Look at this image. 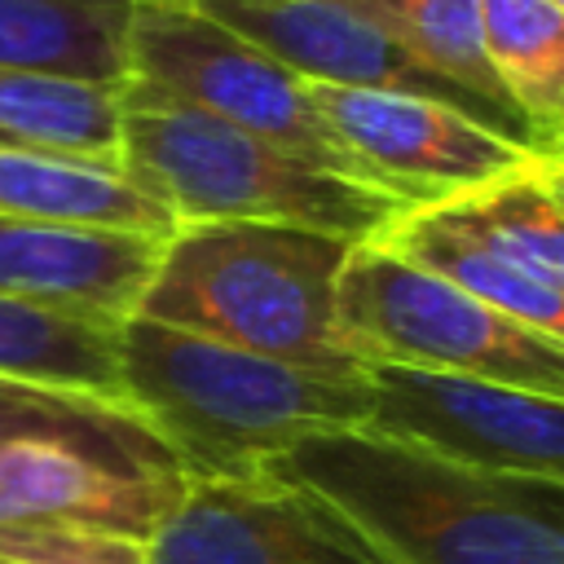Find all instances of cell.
Returning <instances> with one entry per match:
<instances>
[{
    "label": "cell",
    "instance_id": "8992f818",
    "mask_svg": "<svg viewBox=\"0 0 564 564\" xmlns=\"http://www.w3.org/2000/svg\"><path fill=\"white\" fill-rule=\"evenodd\" d=\"M128 79L198 106L322 172L361 181L322 123L308 84L207 18L194 0H137L128 26Z\"/></svg>",
    "mask_w": 564,
    "mask_h": 564
},
{
    "label": "cell",
    "instance_id": "44dd1931",
    "mask_svg": "<svg viewBox=\"0 0 564 564\" xmlns=\"http://www.w3.org/2000/svg\"><path fill=\"white\" fill-rule=\"evenodd\" d=\"M26 432H84V436H150L141 419L106 397L0 379V445Z\"/></svg>",
    "mask_w": 564,
    "mask_h": 564
},
{
    "label": "cell",
    "instance_id": "ba28073f",
    "mask_svg": "<svg viewBox=\"0 0 564 564\" xmlns=\"http://www.w3.org/2000/svg\"><path fill=\"white\" fill-rule=\"evenodd\" d=\"M361 379L370 392L366 427L467 467L564 480L560 397L392 361H361Z\"/></svg>",
    "mask_w": 564,
    "mask_h": 564
},
{
    "label": "cell",
    "instance_id": "3957f363",
    "mask_svg": "<svg viewBox=\"0 0 564 564\" xmlns=\"http://www.w3.org/2000/svg\"><path fill=\"white\" fill-rule=\"evenodd\" d=\"M348 247L291 225H172L132 313L300 370L361 375L335 322Z\"/></svg>",
    "mask_w": 564,
    "mask_h": 564
},
{
    "label": "cell",
    "instance_id": "7c38bea8",
    "mask_svg": "<svg viewBox=\"0 0 564 564\" xmlns=\"http://www.w3.org/2000/svg\"><path fill=\"white\" fill-rule=\"evenodd\" d=\"M163 238L0 216V295L123 322L159 260Z\"/></svg>",
    "mask_w": 564,
    "mask_h": 564
},
{
    "label": "cell",
    "instance_id": "7402d4cb",
    "mask_svg": "<svg viewBox=\"0 0 564 564\" xmlns=\"http://www.w3.org/2000/svg\"><path fill=\"white\" fill-rule=\"evenodd\" d=\"M0 564H145V542L48 520H0Z\"/></svg>",
    "mask_w": 564,
    "mask_h": 564
},
{
    "label": "cell",
    "instance_id": "30bf717a",
    "mask_svg": "<svg viewBox=\"0 0 564 564\" xmlns=\"http://www.w3.org/2000/svg\"><path fill=\"white\" fill-rule=\"evenodd\" d=\"M185 485L154 436L26 432L0 445V520L84 524L150 542Z\"/></svg>",
    "mask_w": 564,
    "mask_h": 564
},
{
    "label": "cell",
    "instance_id": "603a6c76",
    "mask_svg": "<svg viewBox=\"0 0 564 564\" xmlns=\"http://www.w3.org/2000/svg\"><path fill=\"white\" fill-rule=\"evenodd\" d=\"M560 4H564V0H560Z\"/></svg>",
    "mask_w": 564,
    "mask_h": 564
},
{
    "label": "cell",
    "instance_id": "6da1fadb",
    "mask_svg": "<svg viewBox=\"0 0 564 564\" xmlns=\"http://www.w3.org/2000/svg\"><path fill=\"white\" fill-rule=\"evenodd\" d=\"M269 471L330 498L392 564H564V480L467 467L375 427L313 432Z\"/></svg>",
    "mask_w": 564,
    "mask_h": 564
},
{
    "label": "cell",
    "instance_id": "ffe728a7",
    "mask_svg": "<svg viewBox=\"0 0 564 564\" xmlns=\"http://www.w3.org/2000/svg\"><path fill=\"white\" fill-rule=\"evenodd\" d=\"M388 31L392 40L414 53L432 75L467 93L476 106H485L507 132L520 141L538 145L507 93L498 88L485 48H480V0H361ZM542 150V145H538Z\"/></svg>",
    "mask_w": 564,
    "mask_h": 564
},
{
    "label": "cell",
    "instance_id": "5bb4252c",
    "mask_svg": "<svg viewBox=\"0 0 564 564\" xmlns=\"http://www.w3.org/2000/svg\"><path fill=\"white\" fill-rule=\"evenodd\" d=\"M370 242L445 278L449 286L489 304L494 313L564 344V291L507 264L498 251H489L480 238H471L441 207H401Z\"/></svg>",
    "mask_w": 564,
    "mask_h": 564
},
{
    "label": "cell",
    "instance_id": "2e32d148",
    "mask_svg": "<svg viewBox=\"0 0 564 564\" xmlns=\"http://www.w3.org/2000/svg\"><path fill=\"white\" fill-rule=\"evenodd\" d=\"M137 0H0V66L128 84Z\"/></svg>",
    "mask_w": 564,
    "mask_h": 564
},
{
    "label": "cell",
    "instance_id": "8fae6325",
    "mask_svg": "<svg viewBox=\"0 0 564 564\" xmlns=\"http://www.w3.org/2000/svg\"><path fill=\"white\" fill-rule=\"evenodd\" d=\"M194 4L220 26L264 48L304 84L436 97L489 123L494 132L520 141L485 106H476L467 93L432 75L414 53H405L361 0H194Z\"/></svg>",
    "mask_w": 564,
    "mask_h": 564
},
{
    "label": "cell",
    "instance_id": "277c9868",
    "mask_svg": "<svg viewBox=\"0 0 564 564\" xmlns=\"http://www.w3.org/2000/svg\"><path fill=\"white\" fill-rule=\"evenodd\" d=\"M115 167L154 198L172 225H291L370 242L397 212L388 194L322 172L150 84L119 88Z\"/></svg>",
    "mask_w": 564,
    "mask_h": 564
},
{
    "label": "cell",
    "instance_id": "52a82bcc",
    "mask_svg": "<svg viewBox=\"0 0 564 564\" xmlns=\"http://www.w3.org/2000/svg\"><path fill=\"white\" fill-rule=\"evenodd\" d=\"M308 97L357 176L401 207L458 198L542 154L436 97L326 84H308Z\"/></svg>",
    "mask_w": 564,
    "mask_h": 564
},
{
    "label": "cell",
    "instance_id": "7a4b0ae2",
    "mask_svg": "<svg viewBox=\"0 0 564 564\" xmlns=\"http://www.w3.org/2000/svg\"><path fill=\"white\" fill-rule=\"evenodd\" d=\"M119 397L176 458L185 480L269 471L313 432L366 427L361 375H317L150 317L115 326Z\"/></svg>",
    "mask_w": 564,
    "mask_h": 564
},
{
    "label": "cell",
    "instance_id": "9a60e30c",
    "mask_svg": "<svg viewBox=\"0 0 564 564\" xmlns=\"http://www.w3.org/2000/svg\"><path fill=\"white\" fill-rule=\"evenodd\" d=\"M564 154H533L520 167L458 194L441 207L458 220L471 238L498 251L507 264L524 269L529 278L564 291Z\"/></svg>",
    "mask_w": 564,
    "mask_h": 564
},
{
    "label": "cell",
    "instance_id": "e0dca14e",
    "mask_svg": "<svg viewBox=\"0 0 564 564\" xmlns=\"http://www.w3.org/2000/svg\"><path fill=\"white\" fill-rule=\"evenodd\" d=\"M480 48L533 141L564 154V4L480 0Z\"/></svg>",
    "mask_w": 564,
    "mask_h": 564
},
{
    "label": "cell",
    "instance_id": "d6986e66",
    "mask_svg": "<svg viewBox=\"0 0 564 564\" xmlns=\"http://www.w3.org/2000/svg\"><path fill=\"white\" fill-rule=\"evenodd\" d=\"M119 88L44 70L0 66V141L97 159L115 167L119 154Z\"/></svg>",
    "mask_w": 564,
    "mask_h": 564
},
{
    "label": "cell",
    "instance_id": "4fadbf2b",
    "mask_svg": "<svg viewBox=\"0 0 564 564\" xmlns=\"http://www.w3.org/2000/svg\"><path fill=\"white\" fill-rule=\"evenodd\" d=\"M0 216L123 229L145 238L172 234L167 212L145 198L119 167L75 154L26 150L13 141H0Z\"/></svg>",
    "mask_w": 564,
    "mask_h": 564
},
{
    "label": "cell",
    "instance_id": "9c48e42d",
    "mask_svg": "<svg viewBox=\"0 0 564 564\" xmlns=\"http://www.w3.org/2000/svg\"><path fill=\"white\" fill-rule=\"evenodd\" d=\"M145 564H392L330 498L286 476L189 480L145 542Z\"/></svg>",
    "mask_w": 564,
    "mask_h": 564
},
{
    "label": "cell",
    "instance_id": "5b68a950",
    "mask_svg": "<svg viewBox=\"0 0 564 564\" xmlns=\"http://www.w3.org/2000/svg\"><path fill=\"white\" fill-rule=\"evenodd\" d=\"M335 322L357 361L476 375L564 401V344L546 339L379 242H352L335 278Z\"/></svg>",
    "mask_w": 564,
    "mask_h": 564
},
{
    "label": "cell",
    "instance_id": "ac0fdd59",
    "mask_svg": "<svg viewBox=\"0 0 564 564\" xmlns=\"http://www.w3.org/2000/svg\"><path fill=\"white\" fill-rule=\"evenodd\" d=\"M115 326L119 322L0 295V379L88 392L123 405L115 370Z\"/></svg>",
    "mask_w": 564,
    "mask_h": 564
}]
</instances>
